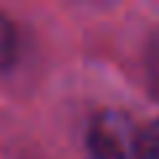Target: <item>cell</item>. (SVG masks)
<instances>
[{"instance_id":"3","label":"cell","mask_w":159,"mask_h":159,"mask_svg":"<svg viewBox=\"0 0 159 159\" xmlns=\"http://www.w3.org/2000/svg\"><path fill=\"white\" fill-rule=\"evenodd\" d=\"M135 159H159V119H154L148 127H143L138 135Z\"/></svg>"},{"instance_id":"2","label":"cell","mask_w":159,"mask_h":159,"mask_svg":"<svg viewBox=\"0 0 159 159\" xmlns=\"http://www.w3.org/2000/svg\"><path fill=\"white\" fill-rule=\"evenodd\" d=\"M16 45H19L16 29H13L11 19L0 11V74L13 64V58H16Z\"/></svg>"},{"instance_id":"4","label":"cell","mask_w":159,"mask_h":159,"mask_svg":"<svg viewBox=\"0 0 159 159\" xmlns=\"http://www.w3.org/2000/svg\"><path fill=\"white\" fill-rule=\"evenodd\" d=\"M146 77H148V88L159 96V37L151 40L146 53Z\"/></svg>"},{"instance_id":"1","label":"cell","mask_w":159,"mask_h":159,"mask_svg":"<svg viewBox=\"0 0 159 159\" xmlns=\"http://www.w3.org/2000/svg\"><path fill=\"white\" fill-rule=\"evenodd\" d=\"M138 135L133 119L122 111H101L90 122L88 146L93 159H135Z\"/></svg>"}]
</instances>
